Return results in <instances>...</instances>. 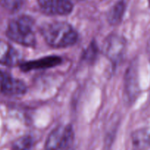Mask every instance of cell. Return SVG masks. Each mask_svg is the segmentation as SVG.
Segmentation results:
<instances>
[{"label":"cell","instance_id":"cell-5","mask_svg":"<svg viewBox=\"0 0 150 150\" xmlns=\"http://www.w3.org/2000/svg\"><path fill=\"white\" fill-rule=\"evenodd\" d=\"M41 10L45 13L54 16H67L73 9L71 0H38Z\"/></svg>","mask_w":150,"mask_h":150},{"label":"cell","instance_id":"cell-1","mask_svg":"<svg viewBox=\"0 0 150 150\" xmlns=\"http://www.w3.org/2000/svg\"><path fill=\"white\" fill-rule=\"evenodd\" d=\"M40 33L48 45L57 48L72 46L79 39L74 28L64 21L44 23L40 27Z\"/></svg>","mask_w":150,"mask_h":150},{"label":"cell","instance_id":"cell-17","mask_svg":"<svg viewBox=\"0 0 150 150\" xmlns=\"http://www.w3.org/2000/svg\"><path fill=\"white\" fill-rule=\"evenodd\" d=\"M149 7H150V0H149Z\"/></svg>","mask_w":150,"mask_h":150},{"label":"cell","instance_id":"cell-14","mask_svg":"<svg viewBox=\"0 0 150 150\" xmlns=\"http://www.w3.org/2000/svg\"><path fill=\"white\" fill-rule=\"evenodd\" d=\"M97 53H98V48H97L96 44L92 42L84 52L83 57L86 61L92 62L96 57Z\"/></svg>","mask_w":150,"mask_h":150},{"label":"cell","instance_id":"cell-7","mask_svg":"<svg viewBox=\"0 0 150 150\" xmlns=\"http://www.w3.org/2000/svg\"><path fill=\"white\" fill-rule=\"evenodd\" d=\"M62 62L61 57L58 56H49V57H43L36 60L21 63V70L24 72L30 71L32 70H38V69H46L56 67L60 64Z\"/></svg>","mask_w":150,"mask_h":150},{"label":"cell","instance_id":"cell-3","mask_svg":"<svg viewBox=\"0 0 150 150\" xmlns=\"http://www.w3.org/2000/svg\"><path fill=\"white\" fill-rule=\"evenodd\" d=\"M74 141V133L70 125L57 127L51 132L45 142L48 149H65L71 147Z\"/></svg>","mask_w":150,"mask_h":150},{"label":"cell","instance_id":"cell-16","mask_svg":"<svg viewBox=\"0 0 150 150\" xmlns=\"http://www.w3.org/2000/svg\"><path fill=\"white\" fill-rule=\"evenodd\" d=\"M146 54H147V57L150 61V38L147 42V45H146Z\"/></svg>","mask_w":150,"mask_h":150},{"label":"cell","instance_id":"cell-10","mask_svg":"<svg viewBox=\"0 0 150 150\" xmlns=\"http://www.w3.org/2000/svg\"><path fill=\"white\" fill-rule=\"evenodd\" d=\"M132 142L135 148L146 149L150 147V128L138 129L132 134Z\"/></svg>","mask_w":150,"mask_h":150},{"label":"cell","instance_id":"cell-9","mask_svg":"<svg viewBox=\"0 0 150 150\" xmlns=\"http://www.w3.org/2000/svg\"><path fill=\"white\" fill-rule=\"evenodd\" d=\"M26 92L24 82L7 75L1 87V93L7 95H21Z\"/></svg>","mask_w":150,"mask_h":150},{"label":"cell","instance_id":"cell-4","mask_svg":"<svg viewBox=\"0 0 150 150\" xmlns=\"http://www.w3.org/2000/svg\"><path fill=\"white\" fill-rule=\"evenodd\" d=\"M125 48V38L112 35L105 40L103 44V52L113 62H117L123 57Z\"/></svg>","mask_w":150,"mask_h":150},{"label":"cell","instance_id":"cell-2","mask_svg":"<svg viewBox=\"0 0 150 150\" xmlns=\"http://www.w3.org/2000/svg\"><path fill=\"white\" fill-rule=\"evenodd\" d=\"M34 21L26 16H20L11 21L7 29V36L14 42L27 47L36 44V37L34 32Z\"/></svg>","mask_w":150,"mask_h":150},{"label":"cell","instance_id":"cell-12","mask_svg":"<svg viewBox=\"0 0 150 150\" xmlns=\"http://www.w3.org/2000/svg\"><path fill=\"white\" fill-rule=\"evenodd\" d=\"M33 145V140L29 136H25L21 139H18L13 144V149H30Z\"/></svg>","mask_w":150,"mask_h":150},{"label":"cell","instance_id":"cell-15","mask_svg":"<svg viewBox=\"0 0 150 150\" xmlns=\"http://www.w3.org/2000/svg\"><path fill=\"white\" fill-rule=\"evenodd\" d=\"M7 74L3 73V72L0 71V92H1V87H2L3 83H4V80H5L6 77H7Z\"/></svg>","mask_w":150,"mask_h":150},{"label":"cell","instance_id":"cell-8","mask_svg":"<svg viewBox=\"0 0 150 150\" xmlns=\"http://www.w3.org/2000/svg\"><path fill=\"white\" fill-rule=\"evenodd\" d=\"M20 54L7 41L0 40V64L13 67L20 62Z\"/></svg>","mask_w":150,"mask_h":150},{"label":"cell","instance_id":"cell-6","mask_svg":"<svg viewBox=\"0 0 150 150\" xmlns=\"http://www.w3.org/2000/svg\"><path fill=\"white\" fill-rule=\"evenodd\" d=\"M126 83V92L128 100L133 103L136 100L140 93L137 62L132 63L130 67H129L127 73Z\"/></svg>","mask_w":150,"mask_h":150},{"label":"cell","instance_id":"cell-11","mask_svg":"<svg viewBox=\"0 0 150 150\" xmlns=\"http://www.w3.org/2000/svg\"><path fill=\"white\" fill-rule=\"evenodd\" d=\"M126 6L123 1H120L116 4L108 12V21L111 25H117L122 21L125 12Z\"/></svg>","mask_w":150,"mask_h":150},{"label":"cell","instance_id":"cell-13","mask_svg":"<svg viewBox=\"0 0 150 150\" xmlns=\"http://www.w3.org/2000/svg\"><path fill=\"white\" fill-rule=\"evenodd\" d=\"M1 4L10 11L16 12L21 7L22 0H1Z\"/></svg>","mask_w":150,"mask_h":150}]
</instances>
